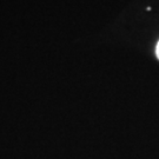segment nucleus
<instances>
[{
    "mask_svg": "<svg viewBox=\"0 0 159 159\" xmlns=\"http://www.w3.org/2000/svg\"><path fill=\"white\" fill-rule=\"evenodd\" d=\"M156 54H157V58L159 59V41L157 44V47H156Z\"/></svg>",
    "mask_w": 159,
    "mask_h": 159,
    "instance_id": "nucleus-1",
    "label": "nucleus"
}]
</instances>
